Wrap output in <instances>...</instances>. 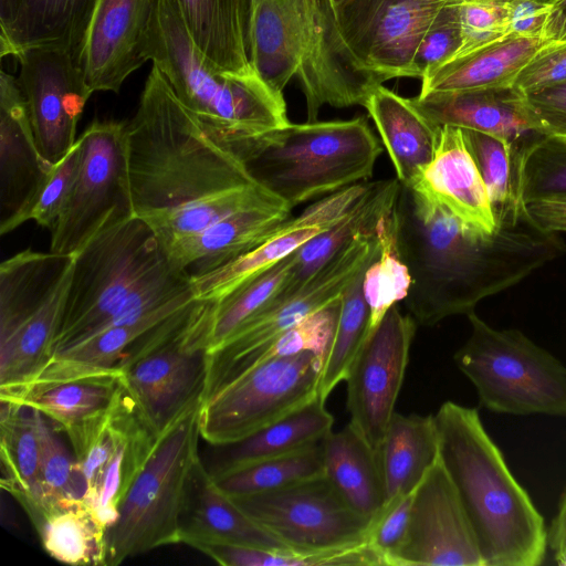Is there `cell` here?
I'll use <instances>...</instances> for the list:
<instances>
[{
  "instance_id": "1",
  "label": "cell",
  "mask_w": 566,
  "mask_h": 566,
  "mask_svg": "<svg viewBox=\"0 0 566 566\" xmlns=\"http://www.w3.org/2000/svg\"><path fill=\"white\" fill-rule=\"evenodd\" d=\"M392 221L397 251L411 277L405 303L424 326L474 312L482 300L566 253L560 233L542 228L526 207L485 232L432 197L400 185Z\"/></svg>"
},
{
  "instance_id": "2",
  "label": "cell",
  "mask_w": 566,
  "mask_h": 566,
  "mask_svg": "<svg viewBox=\"0 0 566 566\" xmlns=\"http://www.w3.org/2000/svg\"><path fill=\"white\" fill-rule=\"evenodd\" d=\"M126 138L134 214L149 227L256 184L240 158L209 137L154 65L126 123Z\"/></svg>"
},
{
  "instance_id": "3",
  "label": "cell",
  "mask_w": 566,
  "mask_h": 566,
  "mask_svg": "<svg viewBox=\"0 0 566 566\" xmlns=\"http://www.w3.org/2000/svg\"><path fill=\"white\" fill-rule=\"evenodd\" d=\"M439 460L475 535L484 566H538L548 528L475 408L443 402L433 416Z\"/></svg>"
},
{
  "instance_id": "4",
  "label": "cell",
  "mask_w": 566,
  "mask_h": 566,
  "mask_svg": "<svg viewBox=\"0 0 566 566\" xmlns=\"http://www.w3.org/2000/svg\"><path fill=\"white\" fill-rule=\"evenodd\" d=\"M250 60L254 73L279 93L298 80L307 122L317 120L325 105L364 106L385 82L353 56L331 0H251Z\"/></svg>"
},
{
  "instance_id": "5",
  "label": "cell",
  "mask_w": 566,
  "mask_h": 566,
  "mask_svg": "<svg viewBox=\"0 0 566 566\" xmlns=\"http://www.w3.org/2000/svg\"><path fill=\"white\" fill-rule=\"evenodd\" d=\"M147 56L209 137L238 158L252 139L290 124L283 93L258 75H231L209 63L176 0H161Z\"/></svg>"
},
{
  "instance_id": "6",
  "label": "cell",
  "mask_w": 566,
  "mask_h": 566,
  "mask_svg": "<svg viewBox=\"0 0 566 566\" xmlns=\"http://www.w3.org/2000/svg\"><path fill=\"white\" fill-rule=\"evenodd\" d=\"M382 151L365 116L287 124L247 144L239 158L253 180L295 206L363 182Z\"/></svg>"
},
{
  "instance_id": "7",
  "label": "cell",
  "mask_w": 566,
  "mask_h": 566,
  "mask_svg": "<svg viewBox=\"0 0 566 566\" xmlns=\"http://www.w3.org/2000/svg\"><path fill=\"white\" fill-rule=\"evenodd\" d=\"M192 406L163 431L106 533L105 566L180 543L181 520L198 463L199 409Z\"/></svg>"
},
{
  "instance_id": "8",
  "label": "cell",
  "mask_w": 566,
  "mask_h": 566,
  "mask_svg": "<svg viewBox=\"0 0 566 566\" xmlns=\"http://www.w3.org/2000/svg\"><path fill=\"white\" fill-rule=\"evenodd\" d=\"M168 262L153 229L135 214L98 231L75 254L50 357L94 335L142 282Z\"/></svg>"
},
{
  "instance_id": "9",
  "label": "cell",
  "mask_w": 566,
  "mask_h": 566,
  "mask_svg": "<svg viewBox=\"0 0 566 566\" xmlns=\"http://www.w3.org/2000/svg\"><path fill=\"white\" fill-rule=\"evenodd\" d=\"M213 303L196 298L167 317L122 366L125 387L156 436L202 400Z\"/></svg>"
},
{
  "instance_id": "10",
  "label": "cell",
  "mask_w": 566,
  "mask_h": 566,
  "mask_svg": "<svg viewBox=\"0 0 566 566\" xmlns=\"http://www.w3.org/2000/svg\"><path fill=\"white\" fill-rule=\"evenodd\" d=\"M454 361L480 403L511 416L566 417V366L517 328L499 329L475 311Z\"/></svg>"
},
{
  "instance_id": "11",
  "label": "cell",
  "mask_w": 566,
  "mask_h": 566,
  "mask_svg": "<svg viewBox=\"0 0 566 566\" xmlns=\"http://www.w3.org/2000/svg\"><path fill=\"white\" fill-rule=\"evenodd\" d=\"M325 360L313 352L275 356L206 396L201 438L214 447L240 441L319 397Z\"/></svg>"
},
{
  "instance_id": "12",
  "label": "cell",
  "mask_w": 566,
  "mask_h": 566,
  "mask_svg": "<svg viewBox=\"0 0 566 566\" xmlns=\"http://www.w3.org/2000/svg\"><path fill=\"white\" fill-rule=\"evenodd\" d=\"M378 227V226H377ZM377 228L358 234L339 249L291 295L277 293L265 307L244 321L223 343L208 352L205 395L214 390L248 356L308 315L342 297L355 279L379 256Z\"/></svg>"
},
{
  "instance_id": "13",
  "label": "cell",
  "mask_w": 566,
  "mask_h": 566,
  "mask_svg": "<svg viewBox=\"0 0 566 566\" xmlns=\"http://www.w3.org/2000/svg\"><path fill=\"white\" fill-rule=\"evenodd\" d=\"M78 138V171L51 230L50 251L60 254H76L103 228L134 216L126 122L95 120Z\"/></svg>"
},
{
  "instance_id": "14",
  "label": "cell",
  "mask_w": 566,
  "mask_h": 566,
  "mask_svg": "<svg viewBox=\"0 0 566 566\" xmlns=\"http://www.w3.org/2000/svg\"><path fill=\"white\" fill-rule=\"evenodd\" d=\"M233 501L287 547L329 552L367 543L373 520L359 514L322 474Z\"/></svg>"
},
{
  "instance_id": "15",
  "label": "cell",
  "mask_w": 566,
  "mask_h": 566,
  "mask_svg": "<svg viewBox=\"0 0 566 566\" xmlns=\"http://www.w3.org/2000/svg\"><path fill=\"white\" fill-rule=\"evenodd\" d=\"M441 7L432 0H346L335 15L358 64L386 82L416 77L417 46Z\"/></svg>"
},
{
  "instance_id": "16",
  "label": "cell",
  "mask_w": 566,
  "mask_h": 566,
  "mask_svg": "<svg viewBox=\"0 0 566 566\" xmlns=\"http://www.w3.org/2000/svg\"><path fill=\"white\" fill-rule=\"evenodd\" d=\"M17 78L38 148L51 165L76 143V126L93 91L80 64L66 52L48 48L21 51Z\"/></svg>"
},
{
  "instance_id": "17",
  "label": "cell",
  "mask_w": 566,
  "mask_h": 566,
  "mask_svg": "<svg viewBox=\"0 0 566 566\" xmlns=\"http://www.w3.org/2000/svg\"><path fill=\"white\" fill-rule=\"evenodd\" d=\"M417 324L394 305L368 334L347 382L350 423L378 450L401 389Z\"/></svg>"
},
{
  "instance_id": "18",
  "label": "cell",
  "mask_w": 566,
  "mask_h": 566,
  "mask_svg": "<svg viewBox=\"0 0 566 566\" xmlns=\"http://www.w3.org/2000/svg\"><path fill=\"white\" fill-rule=\"evenodd\" d=\"M484 566L458 492L438 461L413 491L405 539L390 566Z\"/></svg>"
},
{
  "instance_id": "19",
  "label": "cell",
  "mask_w": 566,
  "mask_h": 566,
  "mask_svg": "<svg viewBox=\"0 0 566 566\" xmlns=\"http://www.w3.org/2000/svg\"><path fill=\"white\" fill-rule=\"evenodd\" d=\"M161 0H98L80 66L91 90L118 93L145 62Z\"/></svg>"
},
{
  "instance_id": "20",
  "label": "cell",
  "mask_w": 566,
  "mask_h": 566,
  "mask_svg": "<svg viewBox=\"0 0 566 566\" xmlns=\"http://www.w3.org/2000/svg\"><path fill=\"white\" fill-rule=\"evenodd\" d=\"M369 186L370 182H359L324 196L300 214L289 218L245 254L210 272L190 275L196 298L218 302L254 280L339 221Z\"/></svg>"
},
{
  "instance_id": "21",
  "label": "cell",
  "mask_w": 566,
  "mask_h": 566,
  "mask_svg": "<svg viewBox=\"0 0 566 566\" xmlns=\"http://www.w3.org/2000/svg\"><path fill=\"white\" fill-rule=\"evenodd\" d=\"M53 165L41 155L18 81L0 73V233L27 221Z\"/></svg>"
},
{
  "instance_id": "22",
  "label": "cell",
  "mask_w": 566,
  "mask_h": 566,
  "mask_svg": "<svg viewBox=\"0 0 566 566\" xmlns=\"http://www.w3.org/2000/svg\"><path fill=\"white\" fill-rule=\"evenodd\" d=\"M437 126H454L496 136L515 148L527 149L544 135L530 116L525 95L514 86L483 90L434 91L409 98Z\"/></svg>"
},
{
  "instance_id": "23",
  "label": "cell",
  "mask_w": 566,
  "mask_h": 566,
  "mask_svg": "<svg viewBox=\"0 0 566 566\" xmlns=\"http://www.w3.org/2000/svg\"><path fill=\"white\" fill-rule=\"evenodd\" d=\"M412 188L432 197L473 227L485 232L497 228L486 187L462 128L440 126L433 158Z\"/></svg>"
},
{
  "instance_id": "24",
  "label": "cell",
  "mask_w": 566,
  "mask_h": 566,
  "mask_svg": "<svg viewBox=\"0 0 566 566\" xmlns=\"http://www.w3.org/2000/svg\"><path fill=\"white\" fill-rule=\"evenodd\" d=\"M285 203L245 209L205 230L178 240L165 253L169 262L190 275L220 268L262 243L292 217Z\"/></svg>"
},
{
  "instance_id": "25",
  "label": "cell",
  "mask_w": 566,
  "mask_h": 566,
  "mask_svg": "<svg viewBox=\"0 0 566 566\" xmlns=\"http://www.w3.org/2000/svg\"><path fill=\"white\" fill-rule=\"evenodd\" d=\"M180 543L196 549L210 544L291 549L227 495L202 461L191 480L181 520Z\"/></svg>"
},
{
  "instance_id": "26",
  "label": "cell",
  "mask_w": 566,
  "mask_h": 566,
  "mask_svg": "<svg viewBox=\"0 0 566 566\" xmlns=\"http://www.w3.org/2000/svg\"><path fill=\"white\" fill-rule=\"evenodd\" d=\"M201 54L219 71L256 75L250 60L251 0H176Z\"/></svg>"
},
{
  "instance_id": "27",
  "label": "cell",
  "mask_w": 566,
  "mask_h": 566,
  "mask_svg": "<svg viewBox=\"0 0 566 566\" xmlns=\"http://www.w3.org/2000/svg\"><path fill=\"white\" fill-rule=\"evenodd\" d=\"M380 136L400 185L415 187L432 160L440 126L423 117L410 103L382 84L364 106Z\"/></svg>"
},
{
  "instance_id": "28",
  "label": "cell",
  "mask_w": 566,
  "mask_h": 566,
  "mask_svg": "<svg viewBox=\"0 0 566 566\" xmlns=\"http://www.w3.org/2000/svg\"><path fill=\"white\" fill-rule=\"evenodd\" d=\"M98 0H22L12 25L0 34V56L48 48L69 53L78 64Z\"/></svg>"
},
{
  "instance_id": "29",
  "label": "cell",
  "mask_w": 566,
  "mask_h": 566,
  "mask_svg": "<svg viewBox=\"0 0 566 566\" xmlns=\"http://www.w3.org/2000/svg\"><path fill=\"white\" fill-rule=\"evenodd\" d=\"M25 513L51 557L75 566H105L107 528L83 497L49 500Z\"/></svg>"
},
{
  "instance_id": "30",
  "label": "cell",
  "mask_w": 566,
  "mask_h": 566,
  "mask_svg": "<svg viewBox=\"0 0 566 566\" xmlns=\"http://www.w3.org/2000/svg\"><path fill=\"white\" fill-rule=\"evenodd\" d=\"M548 42L543 38L506 36L430 70L421 78L420 93L513 86L521 70Z\"/></svg>"
},
{
  "instance_id": "31",
  "label": "cell",
  "mask_w": 566,
  "mask_h": 566,
  "mask_svg": "<svg viewBox=\"0 0 566 566\" xmlns=\"http://www.w3.org/2000/svg\"><path fill=\"white\" fill-rule=\"evenodd\" d=\"M324 475L359 514L374 520L386 502L378 451L349 422L323 439Z\"/></svg>"
},
{
  "instance_id": "32",
  "label": "cell",
  "mask_w": 566,
  "mask_h": 566,
  "mask_svg": "<svg viewBox=\"0 0 566 566\" xmlns=\"http://www.w3.org/2000/svg\"><path fill=\"white\" fill-rule=\"evenodd\" d=\"M334 418L317 397L293 413L258 430L231 444L218 447L222 451L213 467L212 478H219L255 462L290 453L314 444L331 431Z\"/></svg>"
},
{
  "instance_id": "33",
  "label": "cell",
  "mask_w": 566,
  "mask_h": 566,
  "mask_svg": "<svg viewBox=\"0 0 566 566\" xmlns=\"http://www.w3.org/2000/svg\"><path fill=\"white\" fill-rule=\"evenodd\" d=\"M400 189L398 179L370 182L366 193L334 226L315 235L292 253L291 272L280 291L298 292L306 281L347 242L373 231L394 209Z\"/></svg>"
},
{
  "instance_id": "34",
  "label": "cell",
  "mask_w": 566,
  "mask_h": 566,
  "mask_svg": "<svg viewBox=\"0 0 566 566\" xmlns=\"http://www.w3.org/2000/svg\"><path fill=\"white\" fill-rule=\"evenodd\" d=\"M386 502L412 493L439 459L434 417L395 412L378 448Z\"/></svg>"
},
{
  "instance_id": "35",
  "label": "cell",
  "mask_w": 566,
  "mask_h": 566,
  "mask_svg": "<svg viewBox=\"0 0 566 566\" xmlns=\"http://www.w3.org/2000/svg\"><path fill=\"white\" fill-rule=\"evenodd\" d=\"M72 270L33 311L13 326L0 331V388L23 380L50 358Z\"/></svg>"
},
{
  "instance_id": "36",
  "label": "cell",
  "mask_w": 566,
  "mask_h": 566,
  "mask_svg": "<svg viewBox=\"0 0 566 566\" xmlns=\"http://www.w3.org/2000/svg\"><path fill=\"white\" fill-rule=\"evenodd\" d=\"M123 387L124 371L115 368L55 382L11 402L40 411L57 431L66 432L108 410Z\"/></svg>"
},
{
  "instance_id": "37",
  "label": "cell",
  "mask_w": 566,
  "mask_h": 566,
  "mask_svg": "<svg viewBox=\"0 0 566 566\" xmlns=\"http://www.w3.org/2000/svg\"><path fill=\"white\" fill-rule=\"evenodd\" d=\"M1 486L25 511L43 500L40 450L34 410L1 400Z\"/></svg>"
},
{
  "instance_id": "38",
  "label": "cell",
  "mask_w": 566,
  "mask_h": 566,
  "mask_svg": "<svg viewBox=\"0 0 566 566\" xmlns=\"http://www.w3.org/2000/svg\"><path fill=\"white\" fill-rule=\"evenodd\" d=\"M464 138L483 178L497 221L525 208L522 200V166L526 151L481 132L463 129Z\"/></svg>"
},
{
  "instance_id": "39",
  "label": "cell",
  "mask_w": 566,
  "mask_h": 566,
  "mask_svg": "<svg viewBox=\"0 0 566 566\" xmlns=\"http://www.w3.org/2000/svg\"><path fill=\"white\" fill-rule=\"evenodd\" d=\"M322 474L323 439L300 450L255 462L213 480L230 497H241L279 490Z\"/></svg>"
},
{
  "instance_id": "40",
  "label": "cell",
  "mask_w": 566,
  "mask_h": 566,
  "mask_svg": "<svg viewBox=\"0 0 566 566\" xmlns=\"http://www.w3.org/2000/svg\"><path fill=\"white\" fill-rule=\"evenodd\" d=\"M223 566H384L381 556L368 544L329 551L300 552L241 545L210 544L198 547Z\"/></svg>"
},
{
  "instance_id": "41",
  "label": "cell",
  "mask_w": 566,
  "mask_h": 566,
  "mask_svg": "<svg viewBox=\"0 0 566 566\" xmlns=\"http://www.w3.org/2000/svg\"><path fill=\"white\" fill-rule=\"evenodd\" d=\"M360 273L344 292L334 338L322 368L319 397L324 400L345 381L350 367L369 334L370 313L364 296Z\"/></svg>"
},
{
  "instance_id": "42",
  "label": "cell",
  "mask_w": 566,
  "mask_h": 566,
  "mask_svg": "<svg viewBox=\"0 0 566 566\" xmlns=\"http://www.w3.org/2000/svg\"><path fill=\"white\" fill-rule=\"evenodd\" d=\"M275 203L284 202L260 185L253 184L184 209L150 228L165 250L178 240L193 235L233 213Z\"/></svg>"
},
{
  "instance_id": "43",
  "label": "cell",
  "mask_w": 566,
  "mask_h": 566,
  "mask_svg": "<svg viewBox=\"0 0 566 566\" xmlns=\"http://www.w3.org/2000/svg\"><path fill=\"white\" fill-rule=\"evenodd\" d=\"M379 256L367 268L363 291L369 307V333L382 321L390 307L408 295L411 277L401 261L395 240L392 211L378 223Z\"/></svg>"
},
{
  "instance_id": "44",
  "label": "cell",
  "mask_w": 566,
  "mask_h": 566,
  "mask_svg": "<svg viewBox=\"0 0 566 566\" xmlns=\"http://www.w3.org/2000/svg\"><path fill=\"white\" fill-rule=\"evenodd\" d=\"M342 297L308 315L272 342L248 356L214 390H212V392L224 387L253 366L271 357L313 352L326 360L342 310Z\"/></svg>"
},
{
  "instance_id": "45",
  "label": "cell",
  "mask_w": 566,
  "mask_h": 566,
  "mask_svg": "<svg viewBox=\"0 0 566 566\" xmlns=\"http://www.w3.org/2000/svg\"><path fill=\"white\" fill-rule=\"evenodd\" d=\"M292 266V254L213 303L209 352L223 343L244 321L265 307L282 290Z\"/></svg>"
},
{
  "instance_id": "46",
  "label": "cell",
  "mask_w": 566,
  "mask_h": 566,
  "mask_svg": "<svg viewBox=\"0 0 566 566\" xmlns=\"http://www.w3.org/2000/svg\"><path fill=\"white\" fill-rule=\"evenodd\" d=\"M566 198V139L543 136L525 153L522 166V200Z\"/></svg>"
},
{
  "instance_id": "47",
  "label": "cell",
  "mask_w": 566,
  "mask_h": 566,
  "mask_svg": "<svg viewBox=\"0 0 566 566\" xmlns=\"http://www.w3.org/2000/svg\"><path fill=\"white\" fill-rule=\"evenodd\" d=\"M33 410L39 438L42 502L62 497H83L85 481L75 459L71 458L50 420L40 411Z\"/></svg>"
},
{
  "instance_id": "48",
  "label": "cell",
  "mask_w": 566,
  "mask_h": 566,
  "mask_svg": "<svg viewBox=\"0 0 566 566\" xmlns=\"http://www.w3.org/2000/svg\"><path fill=\"white\" fill-rule=\"evenodd\" d=\"M462 42L460 11L455 4L442 6L421 38L412 61L417 78L450 61Z\"/></svg>"
},
{
  "instance_id": "49",
  "label": "cell",
  "mask_w": 566,
  "mask_h": 566,
  "mask_svg": "<svg viewBox=\"0 0 566 566\" xmlns=\"http://www.w3.org/2000/svg\"><path fill=\"white\" fill-rule=\"evenodd\" d=\"M81 156L82 144L77 138L71 150L53 165L28 211L27 221L33 220L39 226L52 230L71 192Z\"/></svg>"
},
{
  "instance_id": "50",
  "label": "cell",
  "mask_w": 566,
  "mask_h": 566,
  "mask_svg": "<svg viewBox=\"0 0 566 566\" xmlns=\"http://www.w3.org/2000/svg\"><path fill=\"white\" fill-rule=\"evenodd\" d=\"M412 495L413 492L387 502L371 522L367 543L381 556L386 566H390L405 539Z\"/></svg>"
},
{
  "instance_id": "51",
  "label": "cell",
  "mask_w": 566,
  "mask_h": 566,
  "mask_svg": "<svg viewBox=\"0 0 566 566\" xmlns=\"http://www.w3.org/2000/svg\"><path fill=\"white\" fill-rule=\"evenodd\" d=\"M566 82V42H548L526 63L513 86L527 95Z\"/></svg>"
},
{
  "instance_id": "52",
  "label": "cell",
  "mask_w": 566,
  "mask_h": 566,
  "mask_svg": "<svg viewBox=\"0 0 566 566\" xmlns=\"http://www.w3.org/2000/svg\"><path fill=\"white\" fill-rule=\"evenodd\" d=\"M525 103L539 134L566 139V82L525 95Z\"/></svg>"
},
{
  "instance_id": "53",
  "label": "cell",
  "mask_w": 566,
  "mask_h": 566,
  "mask_svg": "<svg viewBox=\"0 0 566 566\" xmlns=\"http://www.w3.org/2000/svg\"><path fill=\"white\" fill-rule=\"evenodd\" d=\"M507 7L510 35L543 38L548 3L537 0H509Z\"/></svg>"
},
{
  "instance_id": "54",
  "label": "cell",
  "mask_w": 566,
  "mask_h": 566,
  "mask_svg": "<svg viewBox=\"0 0 566 566\" xmlns=\"http://www.w3.org/2000/svg\"><path fill=\"white\" fill-rule=\"evenodd\" d=\"M526 209L542 228L566 232V198L531 202Z\"/></svg>"
},
{
  "instance_id": "55",
  "label": "cell",
  "mask_w": 566,
  "mask_h": 566,
  "mask_svg": "<svg viewBox=\"0 0 566 566\" xmlns=\"http://www.w3.org/2000/svg\"><path fill=\"white\" fill-rule=\"evenodd\" d=\"M543 38L552 42H566V0L549 3Z\"/></svg>"
},
{
  "instance_id": "56",
  "label": "cell",
  "mask_w": 566,
  "mask_h": 566,
  "mask_svg": "<svg viewBox=\"0 0 566 566\" xmlns=\"http://www.w3.org/2000/svg\"><path fill=\"white\" fill-rule=\"evenodd\" d=\"M22 0H0V34L9 30L15 20Z\"/></svg>"
},
{
  "instance_id": "57",
  "label": "cell",
  "mask_w": 566,
  "mask_h": 566,
  "mask_svg": "<svg viewBox=\"0 0 566 566\" xmlns=\"http://www.w3.org/2000/svg\"><path fill=\"white\" fill-rule=\"evenodd\" d=\"M549 549L556 563L566 565V530L548 532Z\"/></svg>"
},
{
  "instance_id": "58",
  "label": "cell",
  "mask_w": 566,
  "mask_h": 566,
  "mask_svg": "<svg viewBox=\"0 0 566 566\" xmlns=\"http://www.w3.org/2000/svg\"><path fill=\"white\" fill-rule=\"evenodd\" d=\"M332 1V4H333V8H334V11L339 8L346 0H331Z\"/></svg>"
},
{
  "instance_id": "59",
  "label": "cell",
  "mask_w": 566,
  "mask_h": 566,
  "mask_svg": "<svg viewBox=\"0 0 566 566\" xmlns=\"http://www.w3.org/2000/svg\"><path fill=\"white\" fill-rule=\"evenodd\" d=\"M537 1H541V2H544V3H548V4H549V3L554 2L555 0H537Z\"/></svg>"
}]
</instances>
